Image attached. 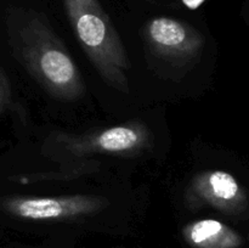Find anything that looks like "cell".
<instances>
[{"mask_svg": "<svg viewBox=\"0 0 249 248\" xmlns=\"http://www.w3.org/2000/svg\"><path fill=\"white\" fill-rule=\"evenodd\" d=\"M14 49L16 57L53 96L61 100L83 96L85 87L77 63L43 17L34 15L22 24Z\"/></svg>", "mask_w": 249, "mask_h": 248, "instance_id": "obj_1", "label": "cell"}, {"mask_svg": "<svg viewBox=\"0 0 249 248\" xmlns=\"http://www.w3.org/2000/svg\"><path fill=\"white\" fill-rule=\"evenodd\" d=\"M68 19L83 50L101 77L123 92L129 91V60L119 34L99 0H63Z\"/></svg>", "mask_w": 249, "mask_h": 248, "instance_id": "obj_2", "label": "cell"}, {"mask_svg": "<svg viewBox=\"0 0 249 248\" xmlns=\"http://www.w3.org/2000/svg\"><path fill=\"white\" fill-rule=\"evenodd\" d=\"M104 198L92 196L7 197L0 198V209L27 220H66L88 215L106 206Z\"/></svg>", "mask_w": 249, "mask_h": 248, "instance_id": "obj_3", "label": "cell"}, {"mask_svg": "<svg viewBox=\"0 0 249 248\" xmlns=\"http://www.w3.org/2000/svg\"><path fill=\"white\" fill-rule=\"evenodd\" d=\"M194 192L202 202L224 213L241 215L248 212L247 192L233 175L224 170L199 174L194 180Z\"/></svg>", "mask_w": 249, "mask_h": 248, "instance_id": "obj_4", "label": "cell"}, {"mask_svg": "<svg viewBox=\"0 0 249 248\" xmlns=\"http://www.w3.org/2000/svg\"><path fill=\"white\" fill-rule=\"evenodd\" d=\"M147 38L156 50L168 56H191L202 44L196 29L169 17L151 19L147 24Z\"/></svg>", "mask_w": 249, "mask_h": 248, "instance_id": "obj_5", "label": "cell"}, {"mask_svg": "<svg viewBox=\"0 0 249 248\" xmlns=\"http://www.w3.org/2000/svg\"><path fill=\"white\" fill-rule=\"evenodd\" d=\"M182 235L192 248H238L243 242L235 230L214 219L189 224L182 230Z\"/></svg>", "mask_w": 249, "mask_h": 248, "instance_id": "obj_6", "label": "cell"}, {"mask_svg": "<svg viewBox=\"0 0 249 248\" xmlns=\"http://www.w3.org/2000/svg\"><path fill=\"white\" fill-rule=\"evenodd\" d=\"M145 136L142 130L134 126H113L95 136L90 146L95 150L109 153H122L134 151L142 146Z\"/></svg>", "mask_w": 249, "mask_h": 248, "instance_id": "obj_7", "label": "cell"}, {"mask_svg": "<svg viewBox=\"0 0 249 248\" xmlns=\"http://www.w3.org/2000/svg\"><path fill=\"white\" fill-rule=\"evenodd\" d=\"M11 100V87L7 75L0 67V112L4 111L5 107L10 104Z\"/></svg>", "mask_w": 249, "mask_h": 248, "instance_id": "obj_8", "label": "cell"}, {"mask_svg": "<svg viewBox=\"0 0 249 248\" xmlns=\"http://www.w3.org/2000/svg\"><path fill=\"white\" fill-rule=\"evenodd\" d=\"M182 4L190 10H197L206 0H181Z\"/></svg>", "mask_w": 249, "mask_h": 248, "instance_id": "obj_9", "label": "cell"}]
</instances>
